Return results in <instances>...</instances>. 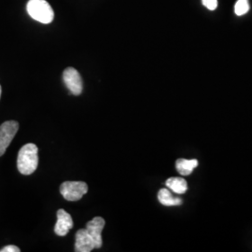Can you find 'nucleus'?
I'll use <instances>...</instances> for the list:
<instances>
[{"label":"nucleus","instance_id":"f257e3e1","mask_svg":"<svg viewBox=\"0 0 252 252\" xmlns=\"http://www.w3.org/2000/svg\"><path fill=\"white\" fill-rule=\"evenodd\" d=\"M38 149L33 143L26 144L20 150L17 158V167L21 174L31 175L38 165Z\"/></svg>","mask_w":252,"mask_h":252},{"label":"nucleus","instance_id":"f03ea898","mask_svg":"<svg viewBox=\"0 0 252 252\" xmlns=\"http://www.w3.org/2000/svg\"><path fill=\"white\" fill-rule=\"evenodd\" d=\"M27 9L31 18L41 24H50L54 20V9L46 0H29Z\"/></svg>","mask_w":252,"mask_h":252},{"label":"nucleus","instance_id":"7ed1b4c3","mask_svg":"<svg viewBox=\"0 0 252 252\" xmlns=\"http://www.w3.org/2000/svg\"><path fill=\"white\" fill-rule=\"evenodd\" d=\"M88 191V185L83 181H65L60 186L63 198L70 202L79 201Z\"/></svg>","mask_w":252,"mask_h":252},{"label":"nucleus","instance_id":"20e7f679","mask_svg":"<svg viewBox=\"0 0 252 252\" xmlns=\"http://www.w3.org/2000/svg\"><path fill=\"white\" fill-rule=\"evenodd\" d=\"M18 130L19 124L15 121H8L0 126V156L6 153Z\"/></svg>","mask_w":252,"mask_h":252},{"label":"nucleus","instance_id":"39448f33","mask_svg":"<svg viewBox=\"0 0 252 252\" xmlns=\"http://www.w3.org/2000/svg\"><path fill=\"white\" fill-rule=\"evenodd\" d=\"M63 80L65 86L74 95H80L83 90V83L81 75L74 67H67L63 73Z\"/></svg>","mask_w":252,"mask_h":252},{"label":"nucleus","instance_id":"423d86ee","mask_svg":"<svg viewBox=\"0 0 252 252\" xmlns=\"http://www.w3.org/2000/svg\"><path fill=\"white\" fill-rule=\"evenodd\" d=\"M105 226V220L101 217H95L94 218L89 222L86 224V230L89 233L94 245L95 249H100L103 245L102 242V231Z\"/></svg>","mask_w":252,"mask_h":252},{"label":"nucleus","instance_id":"0eeeda50","mask_svg":"<svg viewBox=\"0 0 252 252\" xmlns=\"http://www.w3.org/2000/svg\"><path fill=\"white\" fill-rule=\"evenodd\" d=\"M73 220L71 216L63 209L57 211V222L54 227L55 234L59 236H64L72 229Z\"/></svg>","mask_w":252,"mask_h":252},{"label":"nucleus","instance_id":"6e6552de","mask_svg":"<svg viewBox=\"0 0 252 252\" xmlns=\"http://www.w3.org/2000/svg\"><path fill=\"white\" fill-rule=\"evenodd\" d=\"M95 249V245L86 229H81L76 234L75 252H90Z\"/></svg>","mask_w":252,"mask_h":252},{"label":"nucleus","instance_id":"1a4fd4ad","mask_svg":"<svg viewBox=\"0 0 252 252\" xmlns=\"http://www.w3.org/2000/svg\"><path fill=\"white\" fill-rule=\"evenodd\" d=\"M198 165V161L196 159L192 160H186L183 158L178 159L176 162V168L180 175L188 176L191 174L195 167Z\"/></svg>","mask_w":252,"mask_h":252},{"label":"nucleus","instance_id":"9d476101","mask_svg":"<svg viewBox=\"0 0 252 252\" xmlns=\"http://www.w3.org/2000/svg\"><path fill=\"white\" fill-rule=\"evenodd\" d=\"M158 200L159 202L166 207L172 206H180L182 203L180 198H175L171 194V192L167 189H161L158 192Z\"/></svg>","mask_w":252,"mask_h":252},{"label":"nucleus","instance_id":"9b49d317","mask_svg":"<svg viewBox=\"0 0 252 252\" xmlns=\"http://www.w3.org/2000/svg\"><path fill=\"white\" fill-rule=\"evenodd\" d=\"M165 185L178 194H183L187 191L188 186L186 180L181 178H170L166 180Z\"/></svg>","mask_w":252,"mask_h":252},{"label":"nucleus","instance_id":"f8f14e48","mask_svg":"<svg viewBox=\"0 0 252 252\" xmlns=\"http://www.w3.org/2000/svg\"><path fill=\"white\" fill-rule=\"evenodd\" d=\"M250 10L249 0H237L234 6V12L238 16H242Z\"/></svg>","mask_w":252,"mask_h":252},{"label":"nucleus","instance_id":"ddd939ff","mask_svg":"<svg viewBox=\"0 0 252 252\" xmlns=\"http://www.w3.org/2000/svg\"><path fill=\"white\" fill-rule=\"evenodd\" d=\"M202 3L209 10H214L218 7V0H202Z\"/></svg>","mask_w":252,"mask_h":252},{"label":"nucleus","instance_id":"4468645a","mask_svg":"<svg viewBox=\"0 0 252 252\" xmlns=\"http://www.w3.org/2000/svg\"><path fill=\"white\" fill-rule=\"evenodd\" d=\"M0 252H20V249L16 246H7L5 248H3Z\"/></svg>","mask_w":252,"mask_h":252},{"label":"nucleus","instance_id":"2eb2a0df","mask_svg":"<svg viewBox=\"0 0 252 252\" xmlns=\"http://www.w3.org/2000/svg\"><path fill=\"white\" fill-rule=\"evenodd\" d=\"M0 96H1V86H0Z\"/></svg>","mask_w":252,"mask_h":252}]
</instances>
